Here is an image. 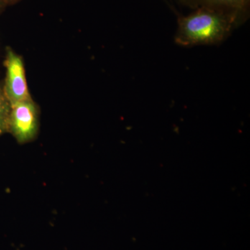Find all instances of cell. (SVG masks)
Wrapping results in <instances>:
<instances>
[{
    "label": "cell",
    "mask_w": 250,
    "mask_h": 250,
    "mask_svg": "<svg viewBox=\"0 0 250 250\" xmlns=\"http://www.w3.org/2000/svg\"><path fill=\"white\" fill-rule=\"evenodd\" d=\"M238 20L231 15L209 8H198L179 19L175 41L179 45H210L223 41Z\"/></svg>",
    "instance_id": "6da1fadb"
},
{
    "label": "cell",
    "mask_w": 250,
    "mask_h": 250,
    "mask_svg": "<svg viewBox=\"0 0 250 250\" xmlns=\"http://www.w3.org/2000/svg\"><path fill=\"white\" fill-rule=\"evenodd\" d=\"M39 129L38 110L32 99L10 105L7 131L20 143L35 139Z\"/></svg>",
    "instance_id": "7a4b0ae2"
},
{
    "label": "cell",
    "mask_w": 250,
    "mask_h": 250,
    "mask_svg": "<svg viewBox=\"0 0 250 250\" xmlns=\"http://www.w3.org/2000/svg\"><path fill=\"white\" fill-rule=\"evenodd\" d=\"M4 65L6 79L3 94L9 104L30 100L22 59L10 47L6 49Z\"/></svg>",
    "instance_id": "3957f363"
},
{
    "label": "cell",
    "mask_w": 250,
    "mask_h": 250,
    "mask_svg": "<svg viewBox=\"0 0 250 250\" xmlns=\"http://www.w3.org/2000/svg\"><path fill=\"white\" fill-rule=\"evenodd\" d=\"M192 7L218 10L238 20L248 9L250 0H182Z\"/></svg>",
    "instance_id": "277c9868"
},
{
    "label": "cell",
    "mask_w": 250,
    "mask_h": 250,
    "mask_svg": "<svg viewBox=\"0 0 250 250\" xmlns=\"http://www.w3.org/2000/svg\"><path fill=\"white\" fill-rule=\"evenodd\" d=\"M10 104L4 94L0 91V136L7 131Z\"/></svg>",
    "instance_id": "5b68a950"
},
{
    "label": "cell",
    "mask_w": 250,
    "mask_h": 250,
    "mask_svg": "<svg viewBox=\"0 0 250 250\" xmlns=\"http://www.w3.org/2000/svg\"><path fill=\"white\" fill-rule=\"evenodd\" d=\"M1 1H2L6 6L16 4V3L19 2L21 0H1Z\"/></svg>",
    "instance_id": "8992f818"
},
{
    "label": "cell",
    "mask_w": 250,
    "mask_h": 250,
    "mask_svg": "<svg viewBox=\"0 0 250 250\" xmlns=\"http://www.w3.org/2000/svg\"><path fill=\"white\" fill-rule=\"evenodd\" d=\"M5 7H6V5H5L4 3H3L2 1L0 0V16H1V14H2L3 11H4Z\"/></svg>",
    "instance_id": "52a82bcc"
}]
</instances>
